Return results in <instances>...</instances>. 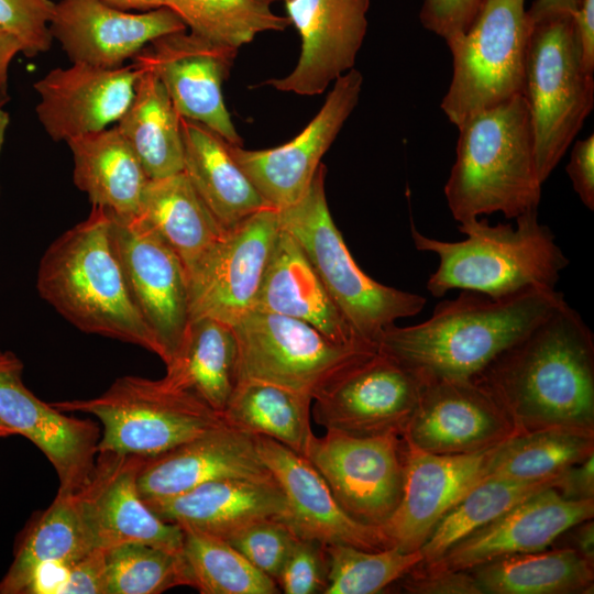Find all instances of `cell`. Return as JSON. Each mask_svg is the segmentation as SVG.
Segmentation results:
<instances>
[{
  "label": "cell",
  "instance_id": "cell-29",
  "mask_svg": "<svg viewBox=\"0 0 594 594\" xmlns=\"http://www.w3.org/2000/svg\"><path fill=\"white\" fill-rule=\"evenodd\" d=\"M180 130L183 172L224 230L271 207L234 162L223 138L186 118H180Z\"/></svg>",
  "mask_w": 594,
  "mask_h": 594
},
{
  "label": "cell",
  "instance_id": "cell-10",
  "mask_svg": "<svg viewBox=\"0 0 594 594\" xmlns=\"http://www.w3.org/2000/svg\"><path fill=\"white\" fill-rule=\"evenodd\" d=\"M241 381H262L312 399L346 370L374 354L375 344L338 343L309 323L251 309L233 324Z\"/></svg>",
  "mask_w": 594,
  "mask_h": 594
},
{
  "label": "cell",
  "instance_id": "cell-49",
  "mask_svg": "<svg viewBox=\"0 0 594 594\" xmlns=\"http://www.w3.org/2000/svg\"><path fill=\"white\" fill-rule=\"evenodd\" d=\"M573 189L582 204L594 210V135L578 140L565 167Z\"/></svg>",
  "mask_w": 594,
  "mask_h": 594
},
{
  "label": "cell",
  "instance_id": "cell-35",
  "mask_svg": "<svg viewBox=\"0 0 594 594\" xmlns=\"http://www.w3.org/2000/svg\"><path fill=\"white\" fill-rule=\"evenodd\" d=\"M312 397L262 381H241L223 413V421L253 436L275 440L305 455L314 435L310 428Z\"/></svg>",
  "mask_w": 594,
  "mask_h": 594
},
{
  "label": "cell",
  "instance_id": "cell-14",
  "mask_svg": "<svg viewBox=\"0 0 594 594\" xmlns=\"http://www.w3.org/2000/svg\"><path fill=\"white\" fill-rule=\"evenodd\" d=\"M279 231V213L273 207L226 230L188 275L190 320L209 317L233 324L251 310Z\"/></svg>",
  "mask_w": 594,
  "mask_h": 594
},
{
  "label": "cell",
  "instance_id": "cell-38",
  "mask_svg": "<svg viewBox=\"0 0 594 594\" xmlns=\"http://www.w3.org/2000/svg\"><path fill=\"white\" fill-rule=\"evenodd\" d=\"M563 472L553 477L535 481L483 479L438 521L420 548L424 560L418 565L437 560L452 544L534 494L558 487Z\"/></svg>",
  "mask_w": 594,
  "mask_h": 594
},
{
  "label": "cell",
  "instance_id": "cell-23",
  "mask_svg": "<svg viewBox=\"0 0 594 594\" xmlns=\"http://www.w3.org/2000/svg\"><path fill=\"white\" fill-rule=\"evenodd\" d=\"M138 75L133 62L119 68L78 63L54 68L33 85L37 120L56 142L107 129L128 109Z\"/></svg>",
  "mask_w": 594,
  "mask_h": 594
},
{
  "label": "cell",
  "instance_id": "cell-2",
  "mask_svg": "<svg viewBox=\"0 0 594 594\" xmlns=\"http://www.w3.org/2000/svg\"><path fill=\"white\" fill-rule=\"evenodd\" d=\"M564 302L556 288L534 287L498 299L462 290L438 302L420 323L385 327L375 344L429 380L468 381Z\"/></svg>",
  "mask_w": 594,
  "mask_h": 594
},
{
  "label": "cell",
  "instance_id": "cell-30",
  "mask_svg": "<svg viewBox=\"0 0 594 594\" xmlns=\"http://www.w3.org/2000/svg\"><path fill=\"white\" fill-rule=\"evenodd\" d=\"M73 157V180L92 206L119 217L136 216L150 180L117 127L66 142Z\"/></svg>",
  "mask_w": 594,
  "mask_h": 594
},
{
  "label": "cell",
  "instance_id": "cell-6",
  "mask_svg": "<svg viewBox=\"0 0 594 594\" xmlns=\"http://www.w3.org/2000/svg\"><path fill=\"white\" fill-rule=\"evenodd\" d=\"M324 178L321 163L305 196L278 210L280 227L299 243L359 338L375 344L385 327L418 315L427 299L383 285L359 267L330 215Z\"/></svg>",
  "mask_w": 594,
  "mask_h": 594
},
{
  "label": "cell",
  "instance_id": "cell-55",
  "mask_svg": "<svg viewBox=\"0 0 594 594\" xmlns=\"http://www.w3.org/2000/svg\"><path fill=\"white\" fill-rule=\"evenodd\" d=\"M110 7L130 11L136 10L140 12L154 10L164 7V0H101Z\"/></svg>",
  "mask_w": 594,
  "mask_h": 594
},
{
  "label": "cell",
  "instance_id": "cell-46",
  "mask_svg": "<svg viewBox=\"0 0 594 594\" xmlns=\"http://www.w3.org/2000/svg\"><path fill=\"white\" fill-rule=\"evenodd\" d=\"M481 0H422V26L446 43L461 35L471 24Z\"/></svg>",
  "mask_w": 594,
  "mask_h": 594
},
{
  "label": "cell",
  "instance_id": "cell-50",
  "mask_svg": "<svg viewBox=\"0 0 594 594\" xmlns=\"http://www.w3.org/2000/svg\"><path fill=\"white\" fill-rule=\"evenodd\" d=\"M558 491L570 499H593L594 497V453L582 462L566 469Z\"/></svg>",
  "mask_w": 594,
  "mask_h": 594
},
{
  "label": "cell",
  "instance_id": "cell-41",
  "mask_svg": "<svg viewBox=\"0 0 594 594\" xmlns=\"http://www.w3.org/2000/svg\"><path fill=\"white\" fill-rule=\"evenodd\" d=\"M328 571L324 594H375L420 564V549L397 547L366 551L348 544L324 546Z\"/></svg>",
  "mask_w": 594,
  "mask_h": 594
},
{
  "label": "cell",
  "instance_id": "cell-27",
  "mask_svg": "<svg viewBox=\"0 0 594 594\" xmlns=\"http://www.w3.org/2000/svg\"><path fill=\"white\" fill-rule=\"evenodd\" d=\"M144 502L166 522L223 539L261 519L288 518L285 496L272 475L216 480L174 497Z\"/></svg>",
  "mask_w": 594,
  "mask_h": 594
},
{
  "label": "cell",
  "instance_id": "cell-36",
  "mask_svg": "<svg viewBox=\"0 0 594 594\" xmlns=\"http://www.w3.org/2000/svg\"><path fill=\"white\" fill-rule=\"evenodd\" d=\"M471 571L485 594H566L593 588V564L575 548L502 557Z\"/></svg>",
  "mask_w": 594,
  "mask_h": 594
},
{
  "label": "cell",
  "instance_id": "cell-48",
  "mask_svg": "<svg viewBox=\"0 0 594 594\" xmlns=\"http://www.w3.org/2000/svg\"><path fill=\"white\" fill-rule=\"evenodd\" d=\"M409 575L403 587L413 594H484L470 571H448L432 574Z\"/></svg>",
  "mask_w": 594,
  "mask_h": 594
},
{
  "label": "cell",
  "instance_id": "cell-60",
  "mask_svg": "<svg viewBox=\"0 0 594 594\" xmlns=\"http://www.w3.org/2000/svg\"><path fill=\"white\" fill-rule=\"evenodd\" d=\"M256 1H260L262 3L271 6L273 2H276V1H279V0H256Z\"/></svg>",
  "mask_w": 594,
  "mask_h": 594
},
{
  "label": "cell",
  "instance_id": "cell-39",
  "mask_svg": "<svg viewBox=\"0 0 594 594\" xmlns=\"http://www.w3.org/2000/svg\"><path fill=\"white\" fill-rule=\"evenodd\" d=\"M183 529L182 554L190 586L201 594H276L277 583L256 569L226 539Z\"/></svg>",
  "mask_w": 594,
  "mask_h": 594
},
{
  "label": "cell",
  "instance_id": "cell-59",
  "mask_svg": "<svg viewBox=\"0 0 594 594\" xmlns=\"http://www.w3.org/2000/svg\"><path fill=\"white\" fill-rule=\"evenodd\" d=\"M11 435H14V432L0 420V438H6Z\"/></svg>",
  "mask_w": 594,
  "mask_h": 594
},
{
  "label": "cell",
  "instance_id": "cell-54",
  "mask_svg": "<svg viewBox=\"0 0 594 594\" xmlns=\"http://www.w3.org/2000/svg\"><path fill=\"white\" fill-rule=\"evenodd\" d=\"M578 526L575 532L576 551L591 564H594V522L588 519Z\"/></svg>",
  "mask_w": 594,
  "mask_h": 594
},
{
  "label": "cell",
  "instance_id": "cell-42",
  "mask_svg": "<svg viewBox=\"0 0 594 594\" xmlns=\"http://www.w3.org/2000/svg\"><path fill=\"white\" fill-rule=\"evenodd\" d=\"M107 594H158L190 586L182 552L147 543H124L107 550Z\"/></svg>",
  "mask_w": 594,
  "mask_h": 594
},
{
  "label": "cell",
  "instance_id": "cell-5",
  "mask_svg": "<svg viewBox=\"0 0 594 594\" xmlns=\"http://www.w3.org/2000/svg\"><path fill=\"white\" fill-rule=\"evenodd\" d=\"M515 220V227L491 224L486 218L460 222L466 238L454 242L427 237L411 226L415 248L439 261L427 290L437 298L461 289L498 299L534 287L556 288L570 261L554 234L539 222L538 209Z\"/></svg>",
  "mask_w": 594,
  "mask_h": 594
},
{
  "label": "cell",
  "instance_id": "cell-9",
  "mask_svg": "<svg viewBox=\"0 0 594 594\" xmlns=\"http://www.w3.org/2000/svg\"><path fill=\"white\" fill-rule=\"evenodd\" d=\"M531 24L525 0H481L461 35L447 42L452 78L441 109L457 128L472 116L524 95Z\"/></svg>",
  "mask_w": 594,
  "mask_h": 594
},
{
  "label": "cell",
  "instance_id": "cell-32",
  "mask_svg": "<svg viewBox=\"0 0 594 594\" xmlns=\"http://www.w3.org/2000/svg\"><path fill=\"white\" fill-rule=\"evenodd\" d=\"M136 216L177 254L187 277L226 232L184 172L150 179Z\"/></svg>",
  "mask_w": 594,
  "mask_h": 594
},
{
  "label": "cell",
  "instance_id": "cell-58",
  "mask_svg": "<svg viewBox=\"0 0 594 594\" xmlns=\"http://www.w3.org/2000/svg\"><path fill=\"white\" fill-rule=\"evenodd\" d=\"M8 100H9L8 86H3L0 84V111L4 109V106L7 105Z\"/></svg>",
  "mask_w": 594,
  "mask_h": 594
},
{
  "label": "cell",
  "instance_id": "cell-19",
  "mask_svg": "<svg viewBox=\"0 0 594 594\" xmlns=\"http://www.w3.org/2000/svg\"><path fill=\"white\" fill-rule=\"evenodd\" d=\"M404 442L402 497L378 529L387 547L410 552L420 549L442 516L485 477L497 444L473 453L436 454Z\"/></svg>",
  "mask_w": 594,
  "mask_h": 594
},
{
  "label": "cell",
  "instance_id": "cell-31",
  "mask_svg": "<svg viewBox=\"0 0 594 594\" xmlns=\"http://www.w3.org/2000/svg\"><path fill=\"white\" fill-rule=\"evenodd\" d=\"M238 361L232 324L209 317L193 319L162 381L172 389L194 395L222 416L239 383Z\"/></svg>",
  "mask_w": 594,
  "mask_h": 594
},
{
  "label": "cell",
  "instance_id": "cell-25",
  "mask_svg": "<svg viewBox=\"0 0 594 594\" xmlns=\"http://www.w3.org/2000/svg\"><path fill=\"white\" fill-rule=\"evenodd\" d=\"M257 448L285 496L287 524L298 537L323 546L348 544L366 551L388 548L378 528L364 525L344 512L306 457L261 436Z\"/></svg>",
  "mask_w": 594,
  "mask_h": 594
},
{
  "label": "cell",
  "instance_id": "cell-22",
  "mask_svg": "<svg viewBox=\"0 0 594 594\" xmlns=\"http://www.w3.org/2000/svg\"><path fill=\"white\" fill-rule=\"evenodd\" d=\"M518 433L504 410L472 380H430L403 438L436 454L490 449Z\"/></svg>",
  "mask_w": 594,
  "mask_h": 594
},
{
  "label": "cell",
  "instance_id": "cell-3",
  "mask_svg": "<svg viewBox=\"0 0 594 594\" xmlns=\"http://www.w3.org/2000/svg\"><path fill=\"white\" fill-rule=\"evenodd\" d=\"M36 287L40 296L79 330L162 356L129 290L108 210L92 206L84 221L47 248L40 261Z\"/></svg>",
  "mask_w": 594,
  "mask_h": 594
},
{
  "label": "cell",
  "instance_id": "cell-56",
  "mask_svg": "<svg viewBox=\"0 0 594 594\" xmlns=\"http://www.w3.org/2000/svg\"><path fill=\"white\" fill-rule=\"evenodd\" d=\"M9 123H10L9 113L3 109L0 111V154L4 144Z\"/></svg>",
  "mask_w": 594,
  "mask_h": 594
},
{
  "label": "cell",
  "instance_id": "cell-16",
  "mask_svg": "<svg viewBox=\"0 0 594 594\" xmlns=\"http://www.w3.org/2000/svg\"><path fill=\"white\" fill-rule=\"evenodd\" d=\"M237 54L238 48L186 30L154 40L133 59L157 75L182 118L205 124L230 144L242 145L222 96Z\"/></svg>",
  "mask_w": 594,
  "mask_h": 594
},
{
  "label": "cell",
  "instance_id": "cell-11",
  "mask_svg": "<svg viewBox=\"0 0 594 594\" xmlns=\"http://www.w3.org/2000/svg\"><path fill=\"white\" fill-rule=\"evenodd\" d=\"M353 519L381 527L397 507L404 485L405 442L386 432L353 436L327 430L311 436L305 455Z\"/></svg>",
  "mask_w": 594,
  "mask_h": 594
},
{
  "label": "cell",
  "instance_id": "cell-4",
  "mask_svg": "<svg viewBox=\"0 0 594 594\" xmlns=\"http://www.w3.org/2000/svg\"><path fill=\"white\" fill-rule=\"evenodd\" d=\"M458 130L455 161L444 185L458 223L495 212L516 219L538 209L542 184L524 95L472 116Z\"/></svg>",
  "mask_w": 594,
  "mask_h": 594
},
{
  "label": "cell",
  "instance_id": "cell-20",
  "mask_svg": "<svg viewBox=\"0 0 594 594\" xmlns=\"http://www.w3.org/2000/svg\"><path fill=\"white\" fill-rule=\"evenodd\" d=\"M182 19L166 7L131 13L101 0L55 2L50 32L72 63L119 68L154 40L186 31Z\"/></svg>",
  "mask_w": 594,
  "mask_h": 594
},
{
  "label": "cell",
  "instance_id": "cell-7",
  "mask_svg": "<svg viewBox=\"0 0 594 594\" xmlns=\"http://www.w3.org/2000/svg\"><path fill=\"white\" fill-rule=\"evenodd\" d=\"M524 96L534 129L537 173L543 184L594 107V76L582 63L573 14L531 24Z\"/></svg>",
  "mask_w": 594,
  "mask_h": 594
},
{
  "label": "cell",
  "instance_id": "cell-21",
  "mask_svg": "<svg viewBox=\"0 0 594 594\" xmlns=\"http://www.w3.org/2000/svg\"><path fill=\"white\" fill-rule=\"evenodd\" d=\"M301 40L295 68L265 84L300 96L322 94L353 68L367 31L370 0H284Z\"/></svg>",
  "mask_w": 594,
  "mask_h": 594
},
{
  "label": "cell",
  "instance_id": "cell-44",
  "mask_svg": "<svg viewBox=\"0 0 594 594\" xmlns=\"http://www.w3.org/2000/svg\"><path fill=\"white\" fill-rule=\"evenodd\" d=\"M55 2L52 0H0V26L13 34L29 58L50 51V21Z\"/></svg>",
  "mask_w": 594,
  "mask_h": 594
},
{
  "label": "cell",
  "instance_id": "cell-43",
  "mask_svg": "<svg viewBox=\"0 0 594 594\" xmlns=\"http://www.w3.org/2000/svg\"><path fill=\"white\" fill-rule=\"evenodd\" d=\"M299 538L286 521L266 518L242 527L226 540L256 569L276 582Z\"/></svg>",
  "mask_w": 594,
  "mask_h": 594
},
{
  "label": "cell",
  "instance_id": "cell-33",
  "mask_svg": "<svg viewBox=\"0 0 594 594\" xmlns=\"http://www.w3.org/2000/svg\"><path fill=\"white\" fill-rule=\"evenodd\" d=\"M133 63L139 67L133 97L116 127L150 179L178 174L184 169L182 117L157 75Z\"/></svg>",
  "mask_w": 594,
  "mask_h": 594
},
{
  "label": "cell",
  "instance_id": "cell-18",
  "mask_svg": "<svg viewBox=\"0 0 594 594\" xmlns=\"http://www.w3.org/2000/svg\"><path fill=\"white\" fill-rule=\"evenodd\" d=\"M594 516V499H570L549 487L472 531L440 558L409 573L471 571L495 559L544 550L564 531Z\"/></svg>",
  "mask_w": 594,
  "mask_h": 594
},
{
  "label": "cell",
  "instance_id": "cell-52",
  "mask_svg": "<svg viewBox=\"0 0 594 594\" xmlns=\"http://www.w3.org/2000/svg\"><path fill=\"white\" fill-rule=\"evenodd\" d=\"M582 0H535L527 10L530 24L559 14H573Z\"/></svg>",
  "mask_w": 594,
  "mask_h": 594
},
{
  "label": "cell",
  "instance_id": "cell-53",
  "mask_svg": "<svg viewBox=\"0 0 594 594\" xmlns=\"http://www.w3.org/2000/svg\"><path fill=\"white\" fill-rule=\"evenodd\" d=\"M22 52L19 40L0 26V84L8 86L9 68L14 57Z\"/></svg>",
  "mask_w": 594,
  "mask_h": 594
},
{
  "label": "cell",
  "instance_id": "cell-34",
  "mask_svg": "<svg viewBox=\"0 0 594 594\" xmlns=\"http://www.w3.org/2000/svg\"><path fill=\"white\" fill-rule=\"evenodd\" d=\"M92 549L76 494L57 492L51 506L22 538L0 581V594H28L38 570L50 565L69 566Z\"/></svg>",
  "mask_w": 594,
  "mask_h": 594
},
{
  "label": "cell",
  "instance_id": "cell-51",
  "mask_svg": "<svg viewBox=\"0 0 594 594\" xmlns=\"http://www.w3.org/2000/svg\"><path fill=\"white\" fill-rule=\"evenodd\" d=\"M573 21L584 68L594 73V0H582Z\"/></svg>",
  "mask_w": 594,
  "mask_h": 594
},
{
  "label": "cell",
  "instance_id": "cell-13",
  "mask_svg": "<svg viewBox=\"0 0 594 594\" xmlns=\"http://www.w3.org/2000/svg\"><path fill=\"white\" fill-rule=\"evenodd\" d=\"M430 380L376 351L328 384L314 399L326 430L373 436L404 430Z\"/></svg>",
  "mask_w": 594,
  "mask_h": 594
},
{
  "label": "cell",
  "instance_id": "cell-37",
  "mask_svg": "<svg viewBox=\"0 0 594 594\" xmlns=\"http://www.w3.org/2000/svg\"><path fill=\"white\" fill-rule=\"evenodd\" d=\"M592 453V429L550 427L518 432L495 447L484 479H549L582 462Z\"/></svg>",
  "mask_w": 594,
  "mask_h": 594
},
{
  "label": "cell",
  "instance_id": "cell-17",
  "mask_svg": "<svg viewBox=\"0 0 594 594\" xmlns=\"http://www.w3.org/2000/svg\"><path fill=\"white\" fill-rule=\"evenodd\" d=\"M145 460L98 452L89 480L75 492L94 548L139 542L182 552L180 526L161 519L140 495L138 476Z\"/></svg>",
  "mask_w": 594,
  "mask_h": 594
},
{
  "label": "cell",
  "instance_id": "cell-45",
  "mask_svg": "<svg viewBox=\"0 0 594 594\" xmlns=\"http://www.w3.org/2000/svg\"><path fill=\"white\" fill-rule=\"evenodd\" d=\"M328 562L324 546L299 538L285 561L276 583L286 594L323 593Z\"/></svg>",
  "mask_w": 594,
  "mask_h": 594
},
{
  "label": "cell",
  "instance_id": "cell-12",
  "mask_svg": "<svg viewBox=\"0 0 594 594\" xmlns=\"http://www.w3.org/2000/svg\"><path fill=\"white\" fill-rule=\"evenodd\" d=\"M110 215L112 240L129 290L167 365L177 353L190 321L185 266L141 217Z\"/></svg>",
  "mask_w": 594,
  "mask_h": 594
},
{
  "label": "cell",
  "instance_id": "cell-47",
  "mask_svg": "<svg viewBox=\"0 0 594 594\" xmlns=\"http://www.w3.org/2000/svg\"><path fill=\"white\" fill-rule=\"evenodd\" d=\"M107 550L95 548L67 566L58 594H107Z\"/></svg>",
  "mask_w": 594,
  "mask_h": 594
},
{
  "label": "cell",
  "instance_id": "cell-15",
  "mask_svg": "<svg viewBox=\"0 0 594 594\" xmlns=\"http://www.w3.org/2000/svg\"><path fill=\"white\" fill-rule=\"evenodd\" d=\"M362 85L363 76L358 69L341 75L319 112L285 144L246 150L227 142L234 162L271 207L280 210L305 196L322 156L356 107Z\"/></svg>",
  "mask_w": 594,
  "mask_h": 594
},
{
  "label": "cell",
  "instance_id": "cell-8",
  "mask_svg": "<svg viewBox=\"0 0 594 594\" xmlns=\"http://www.w3.org/2000/svg\"><path fill=\"white\" fill-rule=\"evenodd\" d=\"M64 413L94 415L102 425L98 452L153 458L224 421L194 395L167 387L162 378H117L101 395L52 404Z\"/></svg>",
  "mask_w": 594,
  "mask_h": 594
},
{
  "label": "cell",
  "instance_id": "cell-26",
  "mask_svg": "<svg viewBox=\"0 0 594 594\" xmlns=\"http://www.w3.org/2000/svg\"><path fill=\"white\" fill-rule=\"evenodd\" d=\"M271 476L257 436L226 422L165 453L146 458L138 476L144 501L180 495L201 484L230 477Z\"/></svg>",
  "mask_w": 594,
  "mask_h": 594
},
{
  "label": "cell",
  "instance_id": "cell-28",
  "mask_svg": "<svg viewBox=\"0 0 594 594\" xmlns=\"http://www.w3.org/2000/svg\"><path fill=\"white\" fill-rule=\"evenodd\" d=\"M252 309L305 321L338 343L366 342L339 310L299 243L282 227Z\"/></svg>",
  "mask_w": 594,
  "mask_h": 594
},
{
  "label": "cell",
  "instance_id": "cell-57",
  "mask_svg": "<svg viewBox=\"0 0 594 594\" xmlns=\"http://www.w3.org/2000/svg\"><path fill=\"white\" fill-rule=\"evenodd\" d=\"M21 361L10 352L0 351V367L20 364Z\"/></svg>",
  "mask_w": 594,
  "mask_h": 594
},
{
  "label": "cell",
  "instance_id": "cell-1",
  "mask_svg": "<svg viewBox=\"0 0 594 594\" xmlns=\"http://www.w3.org/2000/svg\"><path fill=\"white\" fill-rule=\"evenodd\" d=\"M472 381L518 432L594 430V336L568 302L493 359Z\"/></svg>",
  "mask_w": 594,
  "mask_h": 594
},
{
  "label": "cell",
  "instance_id": "cell-24",
  "mask_svg": "<svg viewBox=\"0 0 594 594\" xmlns=\"http://www.w3.org/2000/svg\"><path fill=\"white\" fill-rule=\"evenodd\" d=\"M22 369V363L0 367V420L44 453L58 476L57 492L75 493L95 468L100 429L38 399L23 384Z\"/></svg>",
  "mask_w": 594,
  "mask_h": 594
},
{
  "label": "cell",
  "instance_id": "cell-40",
  "mask_svg": "<svg viewBox=\"0 0 594 594\" xmlns=\"http://www.w3.org/2000/svg\"><path fill=\"white\" fill-rule=\"evenodd\" d=\"M190 32L238 48L263 32H280L290 25L268 4L256 0H164Z\"/></svg>",
  "mask_w": 594,
  "mask_h": 594
}]
</instances>
